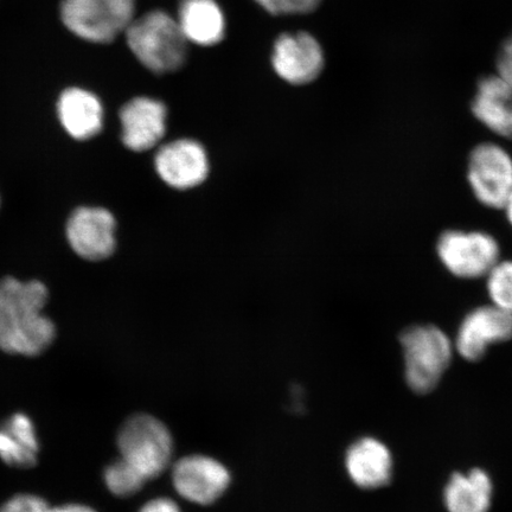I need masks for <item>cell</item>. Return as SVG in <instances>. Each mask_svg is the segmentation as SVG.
Masks as SVG:
<instances>
[{
  "label": "cell",
  "mask_w": 512,
  "mask_h": 512,
  "mask_svg": "<svg viewBox=\"0 0 512 512\" xmlns=\"http://www.w3.org/2000/svg\"><path fill=\"white\" fill-rule=\"evenodd\" d=\"M486 278L492 305L512 315V261H498Z\"/></svg>",
  "instance_id": "cell-21"
},
{
  "label": "cell",
  "mask_w": 512,
  "mask_h": 512,
  "mask_svg": "<svg viewBox=\"0 0 512 512\" xmlns=\"http://www.w3.org/2000/svg\"><path fill=\"white\" fill-rule=\"evenodd\" d=\"M176 19L189 44L214 47L226 36V16L216 0H181Z\"/></svg>",
  "instance_id": "cell-15"
},
{
  "label": "cell",
  "mask_w": 512,
  "mask_h": 512,
  "mask_svg": "<svg viewBox=\"0 0 512 512\" xmlns=\"http://www.w3.org/2000/svg\"><path fill=\"white\" fill-rule=\"evenodd\" d=\"M136 0H62L61 18L75 36L93 43H111L134 21Z\"/></svg>",
  "instance_id": "cell-5"
},
{
  "label": "cell",
  "mask_w": 512,
  "mask_h": 512,
  "mask_svg": "<svg viewBox=\"0 0 512 512\" xmlns=\"http://www.w3.org/2000/svg\"><path fill=\"white\" fill-rule=\"evenodd\" d=\"M172 482L179 496L187 501L209 505L228 489L230 473L227 467L206 456L179 459L172 469Z\"/></svg>",
  "instance_id": "cell-10"
},
{
  "label": "cell",
  "mask_w": 512,
  "mask_h": 512,
  "mask_svg": "<svg viewBox=\"0 0 512 512\" xmlns=\"http://www.w3.org/2000/svg\"><path fill=\"white\" fill-rule=\"evenodd\" d=\"M472 113L497 136L512 139V89L497 75L479 81Z\"/></svg>",
  "instance_id": "cell-16"
},
{
  "label": "cell",
  "mask_w": 512,
  "mask_h": 512,
  "mask_svg": "<svg viewBox=\"0 0 512 512\" xmlns=\"http://www.w3.org/2000/svg\"><path fill=\"white\" fill-rule=\"evenodd\" d=\"M272 67L275 74L293 86L317 80L325 66L323 47L309 32H286L274 42Z\"/></svg>",
  "instance_id": "cell-9"
},
{
  "label": "cell",
  "mask_w": 512,
  "mask_h": 512,
  "mask_svg": "<svg viewBox=\"0 0 512 512\" xmlns=\"http://www.w3.org/2000/svg\"><path fill=\"white\" fill-rule=\"evenodd\" d=\"M139 512H182L176 502L169 498H157L147 502Z\"/></svg>",
  "instance_id": "cell-25"
},
{
  "label": "cell",
  "mask_w": 512,
  "mask_h": 512,
  "mask_svg": "<svg viewBox=\"0 0 512 512\" xmlns=\"http://www.w3.org/2000/svg\"><path fill=\"white\" fill-rule=\"evenodd\" d=\"M104 478L111 494L121 498L138 494L147 482L133 466L121 458L106 467Z\"/></svg>",
  "instance_id": "cell-20"
},
{
  "label": "cell",
  "mask_w": 512,
  "mask_h": 512,
  "mask_svg": "<svg viewBox=\"0 0 512 512\" xmlns=\"http://www.w3.org/2000/svg\"><path fill=\"white\" fill-rule=\"evenodd\" d=\"M47 512H98L88 505L85 504H64L60 507L51 508L49 507Z\"/></svg>",
  "instance_id": "cell-26"
},
{
  "label": "cell",
  "mask_w": 512,
  "mask_h": 512,
  "mask_svg": "<svg viewBox=\"0 0 512 512\" xmlns=\"http://www.w3.org/2000/svg\"><path fill=\"white\" fill-rule=\"evenodd\" d=\"M49 504L36 495H17L0 507V512H47Z\"/></svg>",
  "instance_id": "cell-23"
},
{
  "label": "cell",
  "mask_w": 512,
  "mask_h": 512,
  "mask_svg": "<svg viewBox=\"0 0 512 512\" xmlns=\"http://www.w3.org/2000/svg\"><path fill=\"white\" fill-rule=\"evenodd\" d=\"M61 124L75 139L87 140L104 126V108L98 96L81 88H68L57 104Z\"/></svg>",
  "instance_id": "cell-17"
},
{
  "label": "cell",
  "mask_w": 512,
  "mask_h": 512,
  "mask_svg": "<svg viewBox=\"0 0 512 512\" xmlns=\"http://www.w3.org/2000/svg\"><path fill=\"white\" fill-rule=\"evenodd\" d=\"M125 35L128 48L152 73H175L187 62L189 42L168 12L155 10L134 18Z\"/></svg>",
  "instance_id": "cell-2"
},
{
  "label": "cell",
  "mask_w": 512,
  "mask_h": 512,
  "mask_svg": "<svg viewBox=\"0 0 512 512\" xmlns=\"http://www.w3.org/2000/svg\"><path fill=\"white\" fill-rule=\"evenodd\" d=\"M121 139L127 149L145 152L162 142L168 127V108L164 102L138 96L120 111Z\"/></svg>",
  "instance_id": "cell-12"
},
{
  "label": "cell",
  "mask_w": 512,
  "mask_h": 512,
  "mask_svg": "<svg viewBox=\"0 0 512 512\" xmlns=\"http://www.w3.org/2000/svg\"><path fill=\"white\" fill-rule=\"evenodd\" d=\"M155 169L160 181L177 191L200 188L210 175L206 147L198 140L181 138L159 147Z\"/></svg>",
  "instance_id": "cell-8"
},
{
  "label": "cell",
  "mask_w": 512,
  "mask_h": 512,
  "mask_svg": "<svg viewBox=\"0 0 512 512\" xmlns=\"http://www.w3.org/2000/svg\"><path fill=\"white\" fill-rule=\"evenodd\" d=\"M512 338V315L494 305L480 306L467 315L458 329V354L466 361L482 360L491 345Z\"/></svg>",
  "instance_id": "cell-11"
},
{
  "label": "cell",
  "mask_w": 512,
  "mask_h": 512,
  "mask_svg": "<svg viewBox=\"0 0 512 512\" xmlns=\"http://www.w3.org/2000/svg\"><path fill=\"white\" fill-rule=\"evenodd\" d=\"M40 444L28 415L17 413L0 427V459L9 466L29 469L36 465Z\"/></svg>",
  "instance_id": "cell-19"
},
{
  "label": "cell",
  "mask_w": 512,
  "mask_h": 512,
  "mask_svg": "<svg viewBox=\"0 0 512 512\" xmlns=\"http://www.w3.org/2000/svg\"><path fill=\"white\" fill-rule=\"evenodd\" d=\"M117 444L120 458L146 480L162 475L174 453V441L168 427L147 414H136L127 419L120 427Z\"/></svg>",
  "instance_id": "cell-4"
},
{
  "label": "cell",
  "mask_w": 512,
  "mask_h": 512,
  "mask_svg": "<svg viewBox=\"0 0 512 512\" xmlns=\"http://www.w3.org/2000/svg\"><path fill=\"white\" fill-rule=\"evenodd\" d=\"M70 246L81 258L98 261L115 249V219L102 208H80L70 216L67 226Z\"/></svg>",
  "instance_id": "cell-13"
},
{
  "label": "cell",
  "mask_w": 512,
  "mask_h": 512,
  "mask_svg": "<svg viewBox=\"0 0 512 512\" xmlns=\"http://www.w3.org/2000/svg\"><path fill=\"white\" fill-rule=\"evenodd\" d=\"M393 457L380 440L367 437L349 447L345 467L352 482L364 490L381 489L393 477Z\"/></svg>",
  "instance_id": "cell-14"
},
{
  "label": "cell",
  "mask_w": 512,
  "mask_h": 512,
  "mask_svg": "<svg viewBox=\"0 0 512 512\" xmlns=\"http://www.w3.org/2000/svg\"><path fill=\"white\" fill-rule=\"evenodd\" d=\"M437 253L448 272L458 278L478 279L497 265L501 249L489 234L447 230L440 235Z\"/></svg>",
  "instance_id": "cell-6"
},
{
  "label": "cell",
  "mask_w": 512,
  "mask_h": 512,
  "mask_svg": "<svg viewBox=\"0 0 512 512\" xmlns=\"http://www.w3.org/2000/svg\"><path fill=\"white\" fill-rule=\"evenodd\" d=\"M497 76L512 89V38L504 41L497 57Z\"/></svg>",
  "instance_id": "cell-24"
},
{
  "label": "cell",
  "mask_w": 512,
  "mask_h": 512,
  "mask_svg": "<svg viewBox=\"0 0 512 512\" xmlns=\"http://www.w3.org/2000/svg\"><path fill=\"white\" fill-rule=\"evenodd\" d=\"M494 484L488 472L472 469L452 475L445 486L444 503L448 512H489Z\"/></svg>",
  "instance_id": "cell-18"
},
{
  "label": "cell",
  "mask_w": 512,
  "mask_h": 512,
  "mask_svg": "<svg viewBox=\"0 0 512 512\" xmlns=\"http://www.w3.org/2000/svg\"><path fill=\"white\" fill-rule=\"evenodd\" d=\"M273 16L309 15L315 12L322 0H254Z\"/></svg>",
  "instance_id": "cell-22"
},
{
  "label": "cell",
  "mask_w": 512,
  "mask_h": 512,
  "mask_svg": "<svg viewBox=\"0 0 512 512\" xmlns=\"http://www.w3.org/2000/svg\"><path fill=\"white\" fill-rule=\"evenodd\" d=\"M467 179L483 206L503 209L512 192V158L499 145L480 144L471 152Z\"/></svg>",
  "instance_id": "cell-7"
},
{
  "label": "cell",
  "mask_w": 512,
  "mask_h": 512,
  "mask_svg": "<svg viewBox=\"0 0 512 512\" xmlns=\"http://www.w3.org/2000/svg\"><path fill=\"white\" fill-rule=\"evenodd\" d=\"M47 299V288L40 281L0 280V349L37 356L53 343L55 326L42 313Z\"/></svg>",
  "instance_id": "cell-1"
},
{
  "label": "cell",
  "mask_w": 512,
  "mask_h": 512,
  "mask_svg": "<svg viewBox=\"0 0 512 512\" xmlns=\"http://www.w3.org/2000/svg\"><path fill=\"white\" fill-rule=\"evenodd\" d=\"M400 342L408 387L416 394H430L452 362L451 339L438 326L414 325L402 332Z\"/></svg>",
  "instance_id": "cell-3"
},
{
  "label": "cell",
  "mask_w": 512,
  "mask_h": 512,
  "mask_svg": "<svg viewBox=\"0 0 512 512\" xmlns=\"http://www.w3.org/2000/svg\"><path fill=\"white\" fill-rule=\"evenodd\" d=\"M503 209L505 210V214H507V219L512 226V192L508 198V201L505 202Z\"/></svg>",
  "instance_id": "cell-27"
}]
</instances>
